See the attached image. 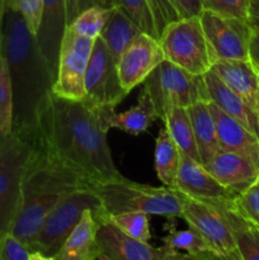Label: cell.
<instances>
[{
    "label": "cell",
    "instance_id": "1",
    "mask_svg": "<svg viewBox=\"0 0 259 260\" xmlns=\"http://www.w3.org/2000/svg\"><path fill=\"white\" fill-rule=\"evenodd\" d=\"M107 134L99 106L86 98L63 99L51 91L38 112L29 142L91 185L122 175L112 157Z\"/></svg>",
    "mask_w": 259,
    "mask_h": 260
},
{
    "label": "cell",
    "instance_id": "2",
    "mask_svg": "<svg viewBox=\"0 0 259 260\" xmlns=\"http://www.w3.org/2000/svg\"><path fill=\"white\" fill-rule=\"evenodd\" d=\"M0 43L12 81L13 131L29 140L55 79L35 35L9 0L0 19Z\"/></svg>",
    "mask_w": 259,
    "mask_h": 260
},
{
    "label": "cell",
    "instance_id": "3",
    "mask_svg": "<svg viewBox=\"0 0 259 260\" xmlns=\"http://www.w3.org/2000/svg\"><path fill=\"white\" fill-rule=\"evenodd\" d=\"M90 189L102 201L107 215L141 211L168 218L182 215V193L173 188L152 187L131 182L123 175L95 182Z\"/></svg>",
    "mask_w": 259,
    "mask_h": 260
},
{
    "label": "cell",
    "instance_id": "4",
    "mask_svg": "<svg viewBox=\"0 0 259 260\" xmlns=\"http://www.w3.org/2000/svg\"><path fill=\"white\" fill-rule=\"evenodd\" d=\"M144 83L161 121L175 107L189 108L200 101H210L203 75L190 74L168 60L160 62Z\"/></svg>",
    "mask_w": 259,
    "mask_h": 260
},
{
    "label": "cell",
    "instance_id": "5",
    "mask_svg": "<svg viewBox=\"0 0 259 260\" xmlns=\"http://www.w3.org/2000/svg\"><path fill=\"white\" fill-rule=\"evenodd\" d=\"M159 42L165 60L174 65L201 76L211 70L213 57L200 15L168 23L160 33Z\"/></svg>",
    "mask_w": 259,
    "mask_h": 260
},
{
    "label": "cell",
    "instance_id": "6",
    "mask_svg": "<svg viewBox=\"0 0 259 260\" xmlns=\"http://www.w3.org/2000/svg\"><path fill=\"white\" fill-rule=\"evenodd\" d=\"M30 142L14 131L0 140V238L12 231L22 203V185Z\"/></svg>",
    "mask_w": 259,
    "mask_h": 260
},
{
    "label": "cell",
    "instance_id": "7",
    "mask_svg": "<svg viewBox=\"0 0 259 260\" xmlns=\"http://www.w3.org/2000/svg\"><path fill=\"white\" fill-rule=\"evenodd\" d=\"M85 210L94 211V215L104 210L102 201L91 189H78L63 196L46 217L33 249L46 260H53Z\"/></svg>",
    "mask_w": 259,
    "mask_h": 260
},
{
    "label": "cell",
    "instance_id": "8",
    "mask_svg": "<svg viewBox=\"0 0 259 260\" xmlns=\"http://www.w3.org/2000/svg\"><path fill=\"white\" fill-rule=\"evenodd\" d=\"M94 41L78 35L70 25L66 27L58 52L53 94L70 101L85 99V75Z\"/></svg>",
    "mask_w": 259,
    "mask_h": 260
},
{
    "label": "cell",
    "instance_id": "9",
    "mask_svg": "<svg viewBox=\"0 0 259 260\" xmlns=\"http://www.w3.org/2000/svg\"><path fill=\"white\" fill-rule=\"evenodd\" d=\"M180 217L197 231L217 259L241 260L228 221L216 207L187 197L182 193Z\"/></svg>",
    "mask_w": 259,
    "mask_h": 260
},
{
    "label": "cell",
    "instance_id": "10",
    "mask_svg": "<svg viewBox=\"0 0 259 260\" xmlns=\"http://www.w3.org/2000/svg\"><path fill=\"white\" fill-rule=\"evenodd\" d=\"M200 18L213 61L249 60V41L253 30L246 20L208 9H203Z\"/></svg>",
    "mask_w": 259,
    "mask_h": 260
},
{
    "label": "cell",
    "instance_id": "11",
    "mask_svg": "<svg viewBox=\"0 0 259 260\" xmlns=\"http://www.w3.org/2000/svg\"><path fill=\"white\" fill-rule=\"evenodd\" d=\"M85 98L96 106L121 103L126 91L118 78L117 62L101 37L95 38L85 75Z\"/></svg>",
    "mask_w": 259,
    "mask_h": 260
},
{
    "label": "cell",
    "instance_id": "12",
    "mask_svg": "<svg viewBox=\"0 0 259 260\" xmlns=\"http://www.w3.org/2000/svg\"><path fill=\"white\" fill-rule=\"evenodd\" d=\"M98 222L96 243L99 260H170L163 248L137 240L114 225L106 211L94 215Z\"/></svg>",
    "mask_w": 259,
    "mask_h": 260
},
{
    "label": "cell",
    "instance_id": "13",
    "mask_svg": "<svg viewBox=\"0 0 259 260\" xmlns=\"http://www.w3.org/2000/svg\"><path fill=\"white\" fill-rule=\"evenodd\" d=\"M175 190L187 197L213 206L225 207L235 203L239 193L223 187L205 165L180 152V167L175 180Z\"/></svg>",
    "mask_w": 259,
    "mask_h": 260
},
{
    "label": "cell",
    "instance_id": "14",
    "mask_svg": "<svg viewBox=\"0 0 259 260\" xmlns=\"http://www.w3.org/2000/svg\"><path fill=\"white\" fill-rule=\"evenodd\" d=\"M165 60L159 38L141 32L119 57L117 69L122 89L127 94L144 83L147 76Z\"/></svg>",
    "mask_w": 259,
    "mask_h": 260
},
{
    "label": "cell",
    "instance_id": "15",
    "mask_svg": "<svg viewBox=\"0 0 259 260\" xmlns=\"http://www.w3.org/2000/svg\"><path fill=\"white\" fill-rule=\"evenodd\" d=\"M66 27H68L66 0H43L40 28L35 37L53 79H56L57 74L58 52Z\"/></svg>",
    "mask_w": 259,
    "mask_h": 260
},
{
    "label": "cell",
    "instance_id": "16",
    "mask_svg": "<svg viewBox=\"0 0 259 260\" xmlns=\"http://www.w3.org/2000/svg\"><path fill=\"white\" fill-rule=\"evenodd\" d=\"M60 193H30L22 196V203L15 216L10 233L33 249L37 234L48 213L61 198ZM35 250V249H33ZM36 251V250H35Z\"/></svg>",
    "mask_w": 259,
    "mask_h": 260
},
{
    "label": "cell",
    "instance_id": "17",
    "mask_svg": "<svg viewBox=\"0 0 259 260\" xmlns=\"http://www.w3.org/2000/svg\"><path fill=\"white\" fill-rule=\"evenodd\" d=\"M203 165L223 187L239 194L259 180V168L255 162L233 151L221 149Z\"/></svg>",
    "mask_w": 259,
    "mask_h": 260
},
{
    "label": "cell",
    "instance_id": "18",
    "mask_svg": "<svg viewBox=\"0 0 259 260\" xmlns=\"http://www.w3.org/2000/svg\"><path fill=\"white\" fill-rule=\"evenodd\" d=\"M211 70L258 113L259 71L249 60H216Z\"/></svg>",
    "mask_w": 259,
    "mask_h": 260
},
{
    "label": "cell",
    "instance_id": "19",
    "mask_svg": "<svg viewBox=\"0 0 259 260\" xmlns=\"http://www.w3.org/2000/svg\"><path fill=\"white\" fill-rule=\"evenodd\" d=\"M210 109L217 127L220 147L226 151L244 155L259 168V140L245 126L221 111L215 103L208 101Z\"/></svg>",
    "mask_w": 259,
    "mask_h": 260
},
{
    "label": "cell",
    "instance_id": "20",
    "mask_svg": "<svg viewBox=\"0 0 259 260\" xmlns=\"http://www.w3.org/2000/svg\"><path fill=\"white\" fill-rule=\"evenodd\" d=\"M113 106H99V114L107 128H117L130 135L144 134L152 122L156 121L157 113L154 102L145 89H142L139 101L127 111L117 113Z\"/></svg>",
    "mask_w": 259,
    "mask_h": 260
},
{
    "label": "cell",
    "instance_id": "21",
    "mask_svg": "<svg viewBox=\"0 0 259 260\" xmlns=\"http://www.w3.org/2000/svg\"><path fill=\"white\" fill-rule=\"evenodd\" d=\"M203 80L207 89L208 99L221 111L240 122L259 140V114L240 96L236 95L229 86H226L212 70L203 74Z\"/></svg>",
    "mask_w": 259,
    "mask_h": 260
},
{
    "label": "cell",
    "instance_id": "22",
    "mask_svg": "<svg viewBox=\"0 0 259 260\" xmlns=\"http://www.w3.org/2000/svg\"><path fill=\"white\" fill-rule=\"evenodd\" d=\"M96 228L98 222L94 217V211H84L80 221L53 260H98L101 253L96 243Z\"/></svg>",
    "mask_w": 259,
    "mask_h": 260
},
{
    "label": "cell",
    "instance_id": "23",
    "mask_svg": "<svg viewBox=\"0 0 259 260\" xmlns=\"http://www.w3.org/2000/svg\"><path fill=\"white\" fill-rule=\"evenodd\" d=\"M188 112L192 121L201 162L206 164L221 150L215 118L208 101L197 102L188 108Z\"/></svg>",
    "mask_w": 259,
    "mask_h": 260
},
{
    "label": "cell",
    "instance_id": "24",
    "mask_svg": "<svg viewBox=\"0 0 259 260\" xmlns=\"http://www.w3.org/2000/svg\"><path fill=\"white\" fill-rule=\"evenodd\" d=\"M161 248L170 260L185 258L217 259L202 236L192 228L187 230H177L172 228L168 231V235L163 239Z\"/></svg>",
    "mask_w": 259,
    "mask_h": 260
},
{
    "label": "cell",
    "instance_id": "25",
    "mask_svg": "<svg viewBox=\"0 0 259 260\" xmlns=\"http://www.w3.org/2000/svg\"><path fill=\"white\" fill-rule=\"evenodd\" d=\"M216 208L228 221L241 260H259V226L244 217L235 203Z\"/></svg>",
    "mask_w": 259,
    "mask_h": 260
},
{
    "label": "cell",
    "instance_id": "26",
    "mask_svg": "<svg viewBox=\"0 0 259 260\" xmlns=\"http://www.w3.org/2000/svg\"><path fill=\"white\" fill-rule=\"evenodd\" d=\"M141 30L132 23V20L118 7H113L108 20L99 37L106 43L111 55L118 63L119 57L126 48L134 42Z\"/></svg>",
    "mask_w": 259,
    "mask_h": 260
},
{
    "label": "cell",
    "instance_id": "27",
    "mask_svg": "<svg viewBox=\"0 0 259 260\" xmlns=\"http://www.w3.org/2000/svg\"><path fill=\"white\" fill-rule=\"evenodd\" d=\"M154 161L157 179L163 183V185L174 189L180 167V151L168 132L167 127L160 129L157 134Z\"/></svg>",
    "mask_w": 259,
    "mask_h": 260
},
{
    "label": "cell",
    "instance_id": "28",
    "mask_svg": "<svg viewBox=\"0 0 259 260\" xmlns=\"http://www.w3.org/2000/svg\"><path fill=\"white\" fill-rule=\"evenodd\" d=\"M163 122L165 123L168 132L170 134L172 139L174 140L179 151L189 156L190 159L201 162L197 142H196L195 132H193L192 121H190L188 108L175 107V108H173L168 113V116L165 117Z\"/></svg>",
    "mask_w": 259,
    "mask_h": 260
},
{
    "label": "cell",
    "instance_id": "29",
    "mask_svg": "<svg viewBox=\"0 0 259 260\" xmlns=\"http://www.w3.org/2000/svg\"><path fill=\"white\" fill-rule=\"evenodd\" d=\"M114 7L123 10L141 32L159 38V29L152 15L149 0H114Z\"/></svg>",
    "mask_w": 259,
    "mask_h": 260
},
{
    "label": "cell",
    "instance_id": "30",
    "mask_svg": "<svg viewBox=\"0 0 259 260\" xmlns=\"http://www.w3.org/2000/svg\"><path fill=\"white\" fill-rule=\"evenodd\" d=\"M112 8L93 5L81 12L70 25L78 35L88 38H98L111 15Z\"/></svg>",
    "mask_w": 259,
    "mask_h": 260
},
{
    "label": "cell",
    "instance_id": "31",
    "mask_svg": "<svg viewBox=\"0 0 259 260\" xmlns=\"http://www.w3.org/2000/svg\"><path fill=\"white\" fill-rule=\"evenodd\" d=\"M13 131V90L7 58L0 43V132L7 135Z\"/></svg>",
    "mask_w": 259,
    "mask_h": 260
},
{
    "label": "cell",
    "instance_id": "32",
    "mask_svg": "<svg viewBox=\"0 0 259 260\" xmlns=\"http://www.w3.org/2000/svg\"><path fill=\"white\" fill-rule=\"evenodd\" d=\"M149 216L150 215L141 212V211H128V212L107 215V217L132 238L145 241V243H150L151 233H150Z\"/></svg>",
    "mask_w": 259,
    "mask_h": 260
},
{
    "label": "cell",
    "instance_id": "33",
    "mask_svg": "<svg viewBox=\"0 0 259 260\" xmlns=\"http://www.w3.org/2000/svg\"><path fill=\"white\" fill-rule=\"evenodd\" d=\"M0 260H46V258L12 233H8L0 238Z\"/></svg>",
    "mask_w": 259,
    "mask_h": 260
},
{
    "label": "cell",
    "instance_id": "34",
    "mask_svg": "<svg viewBox=\"0 0 259 260\" xmlns=\"http://www.w3.org/2000/svg\"><path fill=\"white\" fill-rule=\"evenodd\" d=\"M235 206L244 217L259 226V180L236 197Z\"/></svg>",
    "mask_w": 259,
    "mask_h": 260
},
{
    "label": "cell",
    "instance_id": "35",
    "mask_svg": "<svg viewBox=\"0 0 259 260\" xmlns=\"http://www.w3.org/2000/svg\"><path fill=\"white\" fill-rule=\"evenodd\" d=\"M249 0H202L203 9L212 10L225 17L246 20Z\"/></svg>",
    "mask_w": 259,
    "mask_h": 260
},
{
    "label": "cell",
    "instance_id": "36",
    "mask_svg": "<svg viewBox=\"0 0 259 260\" xmlns=\"http://www.w3.org/2000/svg\"><path fill=\"white\" fill-rule=\"evenodd\" d=\"M9 3L22 14L29 30L36 36L42 17L43 0H9Z\"/></svg>",
    "mask_w": 259,
    "mask_h": 260
},
{
    "label": "cell",
    "instance_id": "37",
    "mask_svg": "<svg viewBox=\"0 0 259 260\" xmlns=\"http://www.w3.org/2000/svg\"><path fill=\"white\" fill-rule=\"evenodd\" d=\"M149 4L159 29V36L168 23L180 18L174 0H149Z\"/></svg>",
    "mask_w": 259,
    "mask_h": 260
},
{
    "label": "cell",
    "instance_id": "38",
    "mask_svg": "<svg viewBox=\"0 0 259 260\" xmlns=\"http://www.w3.org/2000/svg\"><path fill=\"white\" fill-rule=\"evenodd\" d=\"M180 18L200 15L203 10L202 0H174Z\"/></svg>",
    "mask_w": 259,
    "mask_h": 260
},
{
    "label": "cell",
    "instance_id": "39",
    "mask_svg": "<svg viewBox=\"0 0 259 260\" xmlns=\"http://www.w3.org/2000/svg\"><path fill=\"white\" fill-rule=\"evenodd\" d=\"M94 0H66V10H68V25L88 8L93 7Z\"/></svg>",
    "mask_w": 259,
    "mask_h": 260
},
{
    "label": "cell",
    "instance_id": "40",
    "mask_svg": "<svg viewBox=\"0 0 259 260\" xmlns=\"http://www.w3.org/2000/svg\"><path fill=\"white\" fill-rule=\"evenodd\" d=\"M246 22L253 32L259 30V0H249Z\"/></svg>",
    "mask_w": 259,
    "mask_h": 260
},
{
    "label": "cell",
    "instance_id": "41",
    "mask_svg": "<svg viewBox=\"0 0 259 260\" xmlns=\"http://www.w3.org/2000/svg\"><path fill=\"white\" fill-rule=\"evenodd\" d=\"M249 61L256 70H259V30L251 33L249 41Z\"/></svg>",
    "mask_w": 259,
    "mask_h": 260
},
{
    "label": "cell",
    "instance_id": "42",
    "mask_svg": "<svg viewBox=\"0 0 259 260\" xmlns=\"http://www.w3.org/2000/svg\"><path fill=\"white\" fill-rule=\"evenodd\" d=\"M94 4L101 5V7L104 8H113L114 0H94Z\"/></svg>",
    "mask_w": 259,
    "mask_h": 260
},
{
    "label": "cell",
    "instance_id": "43",
    "mask_svg": "<svg viewBox=\"0 0 259 260\" xmlns=\"http://www.w3.org/2000/svg\"><path fill=\"white\" fill-rule=\"evenodd\" d=\"M7 3H8V0H0V19H2L3 12H4L5 5H7Z\"/></svg>",
    "mask_w": 259,
    "mask_h": 260
},
{
    "label": "cell",
    "instance_id": "44",
    "mask_svg": "<svg viewBox=\"0 0 259 260\" xmlns=\"http://www.w3.org/2000/svg\"><path fill=\"white\" fill-rule=\"evenodd\" d=\"M2 137H3V134H2V132H0V140H2Z\"/></svg>",
    "mask_w": 259,
    "mask_h": 260
},
{
    "label": "cell",
    "instance_id": "45",
    "mask_svg": "<svg viewBox=\"0 0 259 260\" xmlns=\"http://www.w3.org/2000/svg\"><path fill=\"white\" fill-rule=\"evenodd\" d=\"M258 114H259V101H258Z\"/></svg>",
    "mask_w": 259,
    "mask_h": 260
},
{
    "label": "cell",
    "instance_id": "46",
    "mask_svg": "<svg viewBox=\"0 0 259 260\" xmlns=\"http://www.w3.org/2000/svg\"><path fill=\"white\" fill-rule=\"evenodd\" d=\"M258 71H259V70H258Z\"/></svg>",
    "mask_w": 259,
    "mask_h": 260
}]
</instances>
